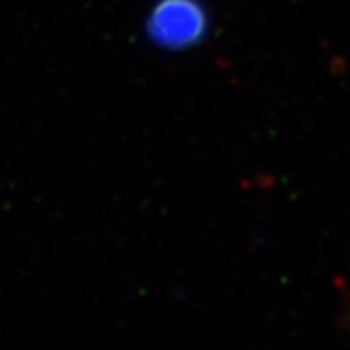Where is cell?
I'll return each instance as SVG.
<instances>
[{
    "instance_id": "1",
    "label": "cell",
    "mask_w": 350,
    "mask_h": 350,
    "mask_svg": "<svg viewBox=\"0 0 350 350\" xmlns=\"http://www.w3.org/2000/svg\"><path fill=\"white\" fill-rule=\"evenodd\" d=\"M211 10L204 0H154L142 20L146 41L165 53L199 47L211 33Z\"/></svg>"
}]
</instances>
